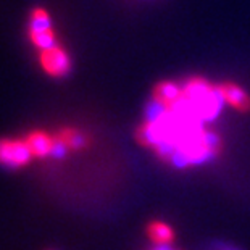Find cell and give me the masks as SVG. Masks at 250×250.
Instances as JSON below:
<instances>
[{"label": "cell", "mask_w": 250, "mask_h": 250, "mask_svg": "<svg viewBox=\"0 0 250 250\" xmlns=\"http://www.w3.org/2000/svg\"><path fill=\"white\" fill-rule=\"evenodd\" d=\"M55 137L68 150H79V148H84L87 146V137L78 129H71V127H66V129L60 131Z\"/></svg>", "instance_id": "obj_8"}, {"label": "cell", "mask_w": 250, "mask_h": 250, "mask_svg": "<svg viewBox=\"0 0 250 250\" xmlns=\"http://www.w3.org/2000/svg\"><path fill=\"white\" fill-rule=\"evenodd\" d=\"M148 250H179V249L173 247V246H153L152 249H148Z\"/></svg>", "instance_id": "obj_9"}, {"label": "cell", "mask_w": 250, "mask_h": 250, "mask_svg": "<svg viewBox=\"0 0 250 250\" xmlns=\"http://www.w3.org/2000/svg\"><path fill=\"white\" fill-rule=\"evenodd\" d=\"M39 62H41L42 70L49 74V76H54V78L65 76V74H68V71L71 70L70 55H68L66 50L62 49L60 45H55L47 50H41Z\"/></svg>", "instance_id": "obj_3"}, {"label": "cell", "mask_w": 250, "mask_h": 250, "mask_svg": "<svg viewBox=\"0 0 250 250\" xmlns=\"http://www.w3.org/2000/svg\"><path fill=\"white\" fill-rule=\"evenodd\" d=\"M28 36L31 42L39 50H47L57 45V39L50 24V17L45 10L34 8L29 18V29Z\"/></svg>", "instance_id": "obj_1"}, {"label": "cell", "mask_w": 250, "mask_h": 250, "mask_svg": "<svg viewBox=\"0 0 250 250\" xmlns=\"http://www.w3.org/2000/svg\"><path fill=\"white\" fill-rule=\"evenodd\" d=\"M147 237L150 239L153 246H171L176 239L173 228L168 223L160 221V220H153L147 225Z\"/></svg>", "instance_id": "obj_7"}, {"label": "cell", "mask_w": 250, "mask_h": 250, "mask_svg": "<svg viewBox=\"0 0 250 250\" xmlns=\"http://www.w3.org/2000/svg\"><path fill=\"white\" fill-rule=\"evenodd\" d=\"M33 153H31L26 139H0V165L8 168L26 167Z\"/></svg>", "instance_id": "obj_2"}, {"label": "cell", "mask_w": 250, "mask_h": 250, "mask_svg": "<svg viewBox=\"0 0 250 250\" xmlns=\"http://www.w3.org/2000/svg\"><path fill=\"white\" fill-rule=\"evenodd\" d=\"M218 92L223 100V104L229 105L231 108L237 111H249L250 110V95L246 92V89L234 83H223L218 84Z\"/></svg>", "instance_id": "obj_4"}, {"label": "cell", "mask_w": 250, "mask_h": 250, "mask_svg": "<svg viewBox=\"0 0 250 250\" xmlns=\"http://www.w3.org/2000/svg\"><path fill=\"white\" fill-rule=\"evenodd\" d=\"M152 97H153L152 102L158 104L163 108L174 107V105L179 104L184 97L183 84H178V83H173V81L160 83L155 89H153Z\"/></svg>", "instance_id": "obj_5"}, {"label": "cell", "mask_w": 250, "mask_h": 250, "mask_svg": "<svg viewBox=\"0 0 250 250\" xmlns=\"http://www.w3.org/2000/svg\"><path fill=\"white\" fill-rule=\"evenodd\" d=\"M223 250H232V249H223Z\"/></svg>", "instance_id": "obj_10"}, {"label": "cell", "mask_w": 250, "mask_h": 250, "mask_svg": "<svg viewBox=\"0 0 250 250\" xmlns=\"http://www.w3.org/2000/svg\"><path fill=\"white\" fill-rule=\"evenodd\" d=\"M28 147L33 157L36 158H44V157H52V150L55 146V136L47 134L44 131H33L26 137Z\"/></svg>", "instance_id": "obj_6"}]
</instances>
